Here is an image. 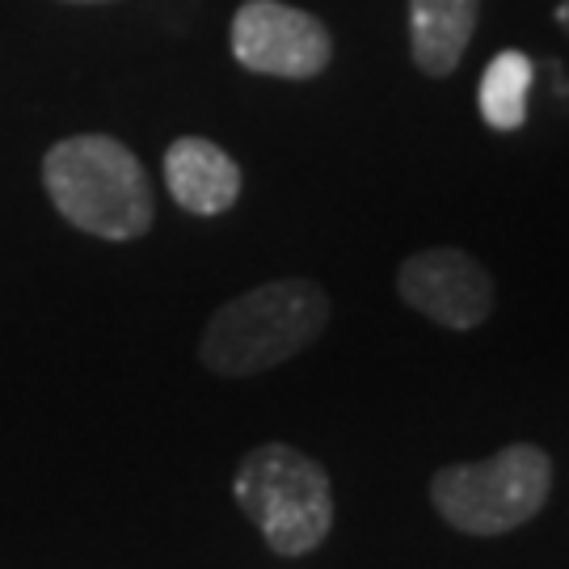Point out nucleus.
I'll return each instance as SVG.
<instances>
[{"label": "nucleus", "instance_id": "nucleus-1", "mask_svg": "<svg viewBox=\"0 0 569 569\" xmlns=\"http://www.w3.org/2000/svg\"><path fill=\"white\" fill-rule=\"evenodd\" d=\"M42 186L68 224L102 241H140L157 220L148 169L127 143L102 131L51 143Z\"/></svg>", "mask_w": 569, "mask_h": 569}, {"label": "nucleus", "instance_id": "nucleus-2", "mask_svg": "<svg viewBox=\"0 0 569 569\" xmlns=\"http://www.w3.org/2000/svg\"><path fill=\"white\" fill-rule=\"evenodd\" d=\"M326 287L312 279H274L211 312L199 338V363L211 376L244 380L305 355L329 326Z\"/></svg>", "mask_w": 569, "mask_h": 569}, {"label": "nucleus", "instance_id": "nucleus-5", "mask_svg": "<svg viewBox=\"0 0 569 569\" xmlns=\"http://www.w3.org/2000/svg\"><path fill=\"white\" fill-rule=\"evenodd\" d=\"M232 56L244 72L312 81L333 60V39L326 21L283 4V0H244L232 18Z\"/></svg>", "mask_w": 569, "mask_h": 569}, {"label": "nucleus", "instance_id": "nucleus-7", "mask_svg": "<svg viewBox=\"0 0 569 569\" xmlns=\"http://www.w3.org/2000/svg\"><path fill=\"white\" fill-rule=\"evenodd\" d=\"M164 182L173 203L190 216H224L241 199V164L220 143L182 136L164 148Z\"/></svg>", "mask_w": 569, "mask_h": 569}, {"label": "nucleus", "instance_id": "nucleus-9", "mask_svg": "<svg viewBox=\"0 0 569 569\" xmlns=\"http://www.w3.org/2000/svg\"><path fill=\"white\" fill-rule=\"evenodd\" d=\"M536 81V63L523 51H498L489 60L481 89H477V110L493 131H519L528 122V93Z\"/></svg>", "mask_w": 569, "mask_h": 569}, {"label": "nucleus", "instance_id": "nucleus-11", "mask_svg": "<svg viewBox=\"0 0 569 569\" xmlns=\"http://www.w3.org/2000/svg\"><path fill=\"white\" fill-rule=\"evenodd\" d=\"M68 4H106V0H68Z\"/></svg>", "mask_w": 569, "mask_h": 569}, {"label": "nucleus", "instance_id": "nucleus-6", "mask_svg": "<svg viewBox=\"0 0 569 569\" xmlns=\"http://www.w3.org/2000/svg\"><path fill=\"white\" fill-rule=\"evenodd\" d=\"M397 291L413 312H422L427 321L451 333L481 329L498 300L486 266L465 249H448V244L409 253L397 266Z\"/></svg>", "mask_w": 569, "mask_h": 569}, {"label": "nucleus", "instance_id": "nucleus-3", "mask_svg": "<svg viewBox=\"0 0 569 569\" xmlns=\"http://www.w3.org/2000/svg\"><path fill=\"white\" fill-rule=\"evenodd\" d=\"M232 498L244 519L262 531L266 549L279 557H308L333 531V486L312 456L262 443L244 451L232 472Z\"/></svg>", "mask_w": 569, "mask_h": 569}, {"label": "nucleus", "instance_id": "nucleus-10", "mask_svg": "<svg viewBox=\"0 0 569 569\" xmlns=\"http://www.w3.org/2000/svg\"><path fill=\"white\" fill-rule=\"evenodd\" d=\"M557 26L569 34V0H561V4H557Z\"/></svg>", "mask_w": 569, "mask_h": 569}, {"label": "nucleus", "instance_id": "nucleus-4", "mask_svg": "<svg viewBox=\"0 0 569 569\" xmlns=\"http://www.w3.org/2000/svg\"><path fill=\"white\" fill-rule=\"evenodd\" d=\"M549 489V456L536 443H510L489 460L439 468L430 477V507L465 536H507L545 510Z\"/></svg>", "mask_w": 569, "mask_h": 569}, {"label": "nucleus", "instance_id": "nucleus-8", "mask_svg": "<svg viewBox=\"0 0 569 569\" xmlns=\"http://www.w3.org/2000/svg\"><path fill=\"white\" fill-rule=\"evenodd\" d=\"M481 0H409V56L427 77H451L477 34Z\"/></svg>", "mask_w": 569, "mask_h": 569}]
</instances>
